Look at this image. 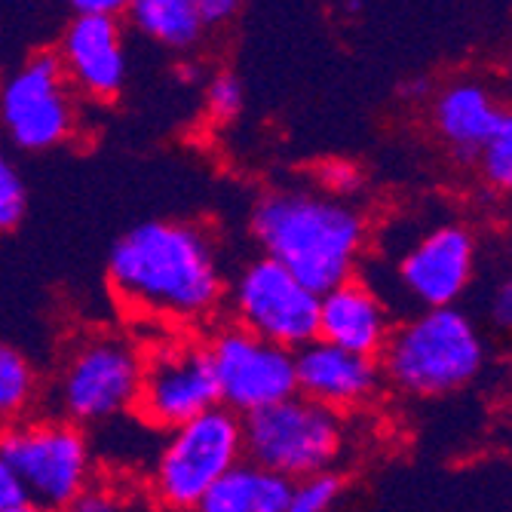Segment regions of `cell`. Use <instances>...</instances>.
<instances>
[{
  "mask_svg": "<svg viewBox=\"0 0 512 512\" xmlns=\"http://www.w3.org/2000/svg\"><path fill=\"white\" fill-rule=\"evenodd\" d=\"M0 457L19 479L28 503L46 512H62L92 479L89 439L62 417L0 430Z\"/></svg>",
  "mask_w": 512,
  "mask_h": 512,
  "instance_id": "52a82bcc",
  "label": "cell"
},
{
  "mask_svg": "<svg viewBox=\"0 0 512 512\" xmlns=\"http://www.w3.org/2000/svg\"><path fill=\"white\" fill-rule=\"evenodd\" d=\"M126 19L142 37L175 53L194 50L206 34L197 0H132L126 4Z\"/></svg>",
  "mask_w": 512,
  "mask_h": 512,
  "instance_id": "ac0fdd59",
  "label": "cell"
},
{
  "mask_svg": "<svg viewBox=\"0 0 512 512\" xmlns=\"http://www.w3.org/2000/svg\"><path fill=\"white\" fill-rule=\"evenodd\" d=\"M206 350L215 368L218 402L227 411L249 417L298 393L295 353L237 329L234 322L215 329Z\"/></svg>",
  "mask_w": 512,
  "mask_h": 512,
  "instance_id": "8fae6325",
  "label": "cell"
},
{
  "mask_svg": "<svg viewBox=\"0 0 512 512\" xmlns=\"http://www.w3.org/2000/svg\"><path fill=\"white\" fill-rule=\"evenodd\" d=\"M292 482L252 460H240L224 479H218L194 512H286Z\"/></svg>",
  "mask_w": 512,
  "mask_h": 512,
  "instance_id": "e0dca14e",
  "label": "cell"
},
{
  "mask_svg": "<svg viewBox=\"0 0 512 512\" xmlns=\"http://www.w3.org/2000/svg\"><path fill=\"white\" fill-rule=\"evenodd\" d=\"M56 56L74 96L89 102H114L126 86L129 59L120 19L74 16L62 31Z\"/></svg>",
  "mask_w": 512,
  "mask_h": 512,
  "instance_id": "4fadbf2b",
  "label": "cell"
},
{
  "mask_svg": "<svg viewBox=\"0 0 512 512\" xmlns=\"http://www.w3.org/2000/svg\"><path fill=\"white\" fill-rule=\"evenodd\" d=\"M476 166H479V172H482V178L491 191L512 197V114L503 117L500 129L482 148Z\"/></svg>",
  "mask_w": 512,
  "mask_h": 512,
  "instance_id": "ffe728a7",
  "label": "cell"
},
{
  "mask_svg": "<svg viewBox=\"0 0 512 512\" xmlns=\"http://www.w3.org/2000/svg\"><path fill=\"white\" fill-rule=\"evenodd\" d=\"M243 457V417L215 405L169 430L151 470V494L163 512H194Z\"/></svg>",
  "mask_w": 512,
  "mask_h": 512,
  "instance_id": "277c9868",
  "label": "cell"
},
{
  "mask_svg": "<svg viewBox=\"0 0 512 512\" xmlns=\"http://www.w3.org/2000/svg\"><path fill=\"white\" fill-rule=\"evenodd\" d=\"M77 96L59 56L40 50L0 83V129L19 151H53L74 135Z\"/></svg>",
  "mask_w": 512,
  "mask_h": 512,
  "instance_id": "ba28073f",
  "label": "cell"
},
{
  "mask_svg": "<svg viewBox=\"0 0 512 512\" xmlns=\"http://www.w3.org/2000/svg\"><path fill=\"white\" fill-rule=\"evenodd\" d=\"M295 378L298 396L335 414L371 402L384 381L378 359L338 350L325 341H313L295 353Z\"/></svg>",
  "mask_w": 512,
  "mask_h": 512,
  "instance_id": "5bb4252c",
  "label": "cell"
},
{
  "mask_svg": "<svg viewBox=\"0 0 512 512\" xmlns=\"http://www.w3.org/2000/svg\"><path fill=\"white\" fill-rule=\"evenodd\" d=\"M246 105V89L243 80L234 71H215L206 83V111L215 123L237 120Z\"/></svg>",
  "mask_w": 512,
  "mask_h": 512,
  "instance_id": "44dd1931",
  "label": "cell"
},
{
  "mask_svg": "<svg viewBox=\"0 0 512 512\" xmlns=\"http://www.w3.org/2000/svg\"><path fill=\"white\" fill-rule=\"evenodd\" d=\"M341 445V417L298 393L243 417L246 460L289 479L292 485L332 473L329 467L341 454Z\"/></svg>",
  "mask_w": 512,
  "mask_h": 512,
  "instance_id": "5b68a950",
  "label": "cell"
},
{
  "mask_svg": "<svg viewBox=\"0 0 512 512\" xmlns=\"http://www.w3.org/2000/svg\"><path fill=\"white\" fill-rule=\"evenodd\" d=\"M197 10H200L203 28L209 31V28H221L234 19L240 13V4L237 0H197Z\"/></svg>",
  "mask_w": 512,
  "mask_h": 512,
  "instance_id": "4316f807",
  "label": "cell"
},
{
  "mask_svg": "<svg viewBox=\"0 0 512 512\" xmlns=\"http://www.w3.org/2000/svg\"><path fill=\"white\" fill-rule=\"evenodd\" d=\"M108 283L123 310L169 325L209 319L227 289L212 237L191 221H145L114 243Z\"/></svg>",
  "mask_w": 512,
  "mask_h": 512,
  "instance_id": "6da1fadb",
  "label": "cell"
},
{
  "mask_svg": "<svg viewBox=\"0 0 512 512\" xmlns=\"http://www.w3.org/2000/svg\"><path fill=\"white\" fill-rule=\"evenodd\" d=\"M509 111L479 83L460 80L445 86L433 102V126L442 142L451 148L454 160L476 163L491 135L500 129Z\"/></svg>",
  "mask_w": 512,
  "mask_h": 512,
  "instance_id": "2e32d148",
  "label": "cell"
},
{
  "mask_svg": "<svg viewBox=\"0 0 512 512\" xmlns=\"http://www.w3.org/2000/svg\"><path fill=\"white\" fill-rule=\"evenodd\" d=\"M28 206V191L25 181L19 175V169L13 166V160L7 157V151L0 148V234L4 230H13Z\"/></svg>",
  "mask_w": 512,
  "mask_h": 512,
  "instance_id": "603a6c76",
  "label": "cell"
},
{
  "mask_svg": "<svg viewBox=\"0 0 512 512\" xmlns=\"http://www.w3.org/2000/svg\"><path fill=\"white\" fill-rule=\"evenodd\" d=\"M316 181H319V188L325 197H332V200H344V197H353L359 194L362 188V169L350 160H329V163H322L316 169Z\"/></svg>",
  "mask_w": 512,
  "mask_h": 512,
  "instance_id": "cb8c5ba5",
  "label": "cell"
},
{
  "mask_svg": "<svg viewBox=\"0 0 512 512\" xmlns=\"http://www.w3.org/2000/svg\"><path fill=\"white\" fill-rule=\"evenodd\" d=\"M13 512H46V509H40V506H34V503H25V506H19V509H13Z\"/></svg>",
  "mask_w": 512,
  "mask_h": 512,
  "instance_id": "4dcf8cb0",
  "label": "cell"
},
{
  "mask_svg": "<svg viewBox=\"0 0 512 512\" xmlns=\"http://www.w3.org/2000/svg\"><path fill=\"white\" fill-rule=\"evenodd\" d=\"M341 488H344V482L335 473H322V476L295 482L286 512H329L335 506Z\"/></svg>",
  "mask_w": 512,
  "mask_h": 512,
  "instance_id": "7402d4cb",
  "label": "cell"
},
{
  "mask_svg": "<svg viewBox=\"0 0 512 512\" xmlns=\"http://www.w3.org/2000/svg\"><path fill=\"white\" fill-rule=\"evenodd\" d=\"M227 304L237 329L267 344L298 353L316 341L319 295L264 255L237 273L234 286L227 289Z\"/></svg>",
  "mask_w": 512,
  "mask_h": 512,
  "instance_id": "30bf717a",
  "label": "cell"
},
{
  "mask_svg": "<svg viewBox=\"0 0 512 512\" xmlns=\"http://www.w3.org/2000/svg\"><path fill=\"white\" fill-rule=\"evenodd\" d=\"M74 16H92V19H123L126 0H74Z\"/></svg>",
  "mask_w": 512,
  "mask_h": 512,
  "instance_id": "83f0119b",
  "label": "cell"
},
{
  "mask_svg": "<svg viewBox=\"0 0 512 512\" xmlns=\"http://www.w3.org/2000/svg\"><path fill=\"white\" fill-rule=\"evenodd\" d=\"M37 396V371L28 356L10 344H0V430L22 424V414Z\"/></svg>",
  "mask_w": 512,
  "mask_h": 512,
  "instance_id": "d6986e66",
  "label": "cell"
},
{
  "mask_svg": "<svg viewBox=\"0 0 512 512\" xmlns=\"http://www.w3.org/2000/svg\"><path fill=\"white\" fill-rule=\"evenodd\" d=\"M25 503H28V497H25L19 479L7 467V460L0 457V512H13V509H19Z\"/></svg>",
  "mask_w": 512,
  "mask_h": 512,
  "instance_id": "f1b7e54d",
  "label": "cell"
},
{
  "mask_svg": "<svg viewBox=\"0 0 512 512\" xmlns=\"http://www.w3.org/2000/svg\"><path fill=\"white\" fill-rule=\"evenodd\" d=\"M430 80L427 77H408V80H402L399 83V99H405V102H424V99H430Z\"/></svg>",
  "mask_w": 512,
  "mask_h": 512,
  "instance_id": "f546056e",
  "label": "cell"
},
{
  "mask_svg": "<svg viewBox=\"0 0 512 512\" xmlns=\"http://www.w3.org/2000/svg\"><path fill=\"white\" fill-rule=\"evenodd\" d=\"M378 365L399 393L445 396L479 378L485 341L476 322L457 307L417 310L393 325Z\"/></svg>",
  "mask_w": 512,
  "mask_h": 512,
  "instance_id": "3957f363",
  "label": "cell"
},
{
  "mask_svg": "<svg viewBox=\"0 0 512 512\" xmlns=\"http://www.w3.org/2000/svg\"><path fill=\"white\" fill-rule=\"evenodd\" d=\"M142 347L123 335H89L74 344L56 378V408L74 427L117 421L135 408Z\"/></svg>",
  "mask_w": 512,
  "mask_h": 512,
  "instance_id": "8992f818",
  "label": "cell"
},
{
  "mask_svg": "<svg viewBox=\"0 0 512 512\" xmlns=\"http://www.w3.org/2000/svg\"><path fill=\"white\" fill-rule=\"evenodd\" d=\"M62 512H132V506L126 503V497L114 488H86L80 497H74Z\"/></svg>",
  "mask_w": 512,
  "mask_h": 512,
  "instance_id": "d4e9b609",
  "label": "cell"
},
{
  "mask_svg": "<svg viewBox=\"0 0 512 512\" xmlns=\"http://www.w3.org/2000/svg\"><path fill=\"white\" fill-rule=\"evenodd\" d=\"M215 405L221 402L206 341L169 335L142 350V384L132 411L148 427L169 433Z\"/></svg>",
  "mask_w": 512,
  "mask_h": 512,
  "instance_id": "9c48e42d",
  "label": "cell"
},
{
  "mask_svg": "<svg viewBox=\"0 0 512 512\" xmlns=\"http://www.w3.org/2000/svg\"><path fill=\"white\" fill-rule=\"evenodd\" d=\"M488 316L503 335H512V273L503 276L500 283L491 292V304H488Z\"/></svg>",
  "mask_w": 512,
  "mask_h": 512,
  "instance_id": "484cf974",
  "label": "cell"
},
{
  "mask_svg": "<svg viewBox=\"0 0 512 512\" xmlns=\"http://www.w3.org/2000/svg\"><path fill=\"white\" fill-rule=\"evenodd\" d=\"M476 273V240L463 224L433 227L396 264L402 292L421 307H454Z\"/></svg>",
  "mask_w": 512,
  "mask_h": 512,
  "instance_id": "7c38bea8",
  "label": "cell"
},
{
  "mask_svg": "<svg viewBox=\"0 0 512 512\" xmlns=\"http://www.w3.org/2000/svg\"><path fill=\"white\" fill-rule=\"evenodd\" d=\"M393 332L387 301L356 273L350 283L325 292L319 298V325L316 341H325L338 350L378 359Z\"/></svg>",
  "mask_w": 512,
  "mask_h": 512,
  "instance_id": "9a60e30c",
  "label": "cell"
},
{
  "mask_svg": "<svg viewBox=\"0 0 512 512\" xmlns=\"http://www.w3.org/2000/svg\"><path fill=\"white\" fill-rule=\"evenodd\" d=\"M249 227L261 255L319 298L356 276L368 234L365 218L347 200L286 188L255 203Z\"/></svg>",
  "mask_w": 512,
  "mask_h": 512,
  "instance_id": "7a4b0ae2",
  "label": "cell"
}]
</instances>
